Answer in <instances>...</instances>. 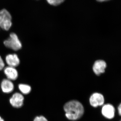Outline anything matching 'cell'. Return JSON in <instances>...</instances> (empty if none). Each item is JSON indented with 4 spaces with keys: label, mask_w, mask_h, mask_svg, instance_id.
I'll return each instance as SVG.
<instances>
[{
    "label": "cell",
    "mask_w": 121,
    "mask_h": 121,
    "mask_svg": "<svg viewBox=\"0 0 121 121\" xmlns=\"http://www.w3.org/2000/svg\"><path fill=\"white\" fill-rule=\"evenodd\" d=\"M66 117L69 120L75 121L80 118L84 113V108L78 101H71L66 103L64 106Z\"/></svg>",
    "instance_id": "cell-1"
},
{
    "label": "cell",
    "mask_w": 121,
    "mask_h": 121,
    "mask_svg": "<svg viewBox=\"0 0 121 121\" xmlns=\"http://www.w3.org/2000/svg\"><path fill=\"white\" fill-rule=\"evenodd\" d=\"M4 44L6 47L14 51L20 50L22 46L17 35L13 32L10 33L9 38L4 41Z\"/></svg>",
    "instance_id": "cell-2"
},
{
    "label": "cell",
    "mask_w": 121,
    "mask_h": 121,
    "mask_svg": "<svg viewBox=\"0 0 121 121\" xmlns=\"http://www.w3.org/2000/svg\"><path fill=\"white\" fill-rule=\"evenodd\" d=\"M12 17L10 13L4 9L0 11V28L8 31L12 25Z\"/></svg>",
    "instance_id": "cell-3"
},
{
    "label": "cell",
    "mask_w": 121,
    "mask_h": 121,
    "mask_svg": "<svg viewBox=\"0 0 121 121\" xmlns=\"http://www.w3.org/2000/svg\"><path fill=\"white\" fill-rule=\"evenodd\" d=\"M107 67L105 61L102 60H98L94 62L92 66V70L96 75L99 76L104 73Z\"/></svg>",
    "instance_id": "cell-4"
},
{
    "label": "cell",
    "mask_w": 121,
    "mask_h": 121,
    "mask_svg": "<svg viewBox=\"0 0 121 121\" xmlns=\"http://www.w3.org/2000/svg\"><path fill=\"white\" fill-rule=\"evenodd\" d=\"M101 112L102 114L105 117L111 119H113L115 116L116 110L113 105L107 104L103 106Z\"/></svg>",
    "instance_id": "cell-5"
},
{
    "label": "cell",
    "mask_w": 121,
    "mask_h": 121,
    "mask_svg": "<svg viewBox=\"0 0 121 121\" xmlns=\"http://www.w3.org/2000/svg\"><path fill=\"white\" fill-rule=\"evenodd\" d=\"M24 98L20 93H16L13 94L9 99L10 104L13 107L19 108L23 105Z\"/></svg>",
    "instance_id": "cell-6"
},
{
    "label": "cell",
    "mask_w": 121,
    "mask_h": 121,
    "mask_svg": "<svg viewBox=\"0 0 121 121\" xmlns=\"http://www.w3.org/2000/svg\"><path fill=\"white\" fill-rule=\"evenodd\" d=\"M90 103L93 107H97L103 105L105 102L104 96L99 93H95L91 96L90 99Z\"/></svg>",
    "instance_id": "cell-7"
},
{
    "label": "cell",
    "mask_w": 121,
    "mask_h": 121,
    "mask_svg": "<svg viewBox=\"0 0 121 121\" xmlns=\"http://www.w3.org/2000/svg\"><path fill=\"white\" fill-rule=\"evenodd\" d=\"M5 60L9 66L15 68L19 66L20 62L18 56L16 54H8L5 56Z\"/></svg>",
    "instance_id": "cell-8"
},
{
    "label": "cell",
    "mask_w": 121,
    "mask_h": 121,
    "mask_svg": "<svg viewBox=\"0 0 121 121\" xmlns=\"http://www.w3.org/2000/svg\"><path fill=\"white\" fill-rule=\"evenodd\" d=\"M4 70L5 75L9 80L13 81L16 80L18 78V71L15 68L8 66L4 67Z\"/></svg>",
    "instance_id": "cell-9"
},
{
    "label": "cell",
    "mask_w": 121,
    "mask_h": 121,
    "mask_svg": "<svg viewBox=\"0 0 121 121\" xmlns=\"http://www.w3.org/2000/svg\"><path fill=\"white\" fill-rule=\"evenodd\" d=\"M1 88L4 93L8 94L13 91L14 88V84L11 80L8 79H4L1 83Z\"/></svg>",
    "instance_id": "cell-10"
},
{
    "label": "cell",
    "mask_w": 121,
    "mask_h": 121,
    "mask_svg": "<svg viewBox=\"0 0 121 121\" xmlns=\"http://www.w3.org/2000/svg\"><path fill=\"white\" fill-rule=\"evenodd\" d=\"M18 87L21 92L24 95L28 94L31 90V86L27 84H20L18 86Z\"/></svg>",
    "instance_id": "cell-11"
},
{
    "label": "cell",
    "mask_w": 121,
    "mask_h": 121,
    "mask_svg": "<svg viewBox=\"0 0 121 121\" xmlns=\"http://www.w3.org/2000/svg\"><path fill=\"white\" fill-rule=\"evenodd\" d=\"M48 4L53 6H57L63 3L65 0H46Z\"/></svg>",
    "instance_id": "cell-12"
},
{
    "label": "cell",
    "mask_w": 121,
    "mask_h": 121,
    "mask_svg": "<svg viewBox=\"0 0 121 121\" xmlns=\"http://www.w3.org/2000/svg\"><path fill=\"white\" fill-rule=\"evenodd\" d=\"M33 121H48L46 118L43 116H40L36 117Z\"/></svg>",
    "instance_id": "cell-13"
},
{
    "label": "cell",
    "mask_w": 121,
    "mask_h": 121,
    "mask_svg": "<svg viewBox=\"0 0 121 121\" xmlns=\"http://www.w3.org/2000/svg\"><path fill=\"white\" fill-rule=\"evenodd\" d=\"M4 67L5 63L2 57L0 56V70L4 69Z\"/></svg>",
    "instance_id": "cell-14"
},
{
    "label": "cell",
    "mask_w": 121,
    "mask_h": 121,
    "mask_svg": "<svg viewBox=\"0 0 121 121\" xmlns=\"http://www.w3.org/2000/svg\"><path fill=\"white\" fill-rule=\"evenodd\" d=\"M117 111L118 114L120 117H121V102L119 104L117 107Z\"/></svg>",
    "instance_id": "cell-15"
},
{
    "label": "cell",
    "mask_w": 121,
    "mask_h": 121,
    "mask_svg": "<svg viewBox=\"0 0 121 121\" xmlns=\"http://www.w3.org/2000/svg\"><path fill=\"white\" fill-rule=\"evenodd\" d=\"M99 2H104V1H106L109 0H97Z\"/></svg>",
    "instance_id": "cell-16"
},
{
    "label": "cell",
    "mask_w": 121,
    "mask_h": 121,
    "mask_svg": "<svg viewBox=\"0 0 121 121\" xmlns=\"http://www.w3.org/2000/svg\"><path fill=\"white\" fill-rule=\"evenodd\" d=\"M0 121H4V119L0 116Z\"/></svg>",
    "instance_id": "cell-17"
},
{
    "label": "cell",
    "mask_w": 121,
    "mask_h": 121,
    "mask_svg": "<svg viewBox=\"0 0 121 121\" xmlns=\"http://www.w3.org/2000/svg\"><path fill=\"white\" fill-rule=\"evenodd\" d=\"M121 121V120H120V121Z\"/></svg>",
    "instance_id": "cell-18"
}]
</instances>
